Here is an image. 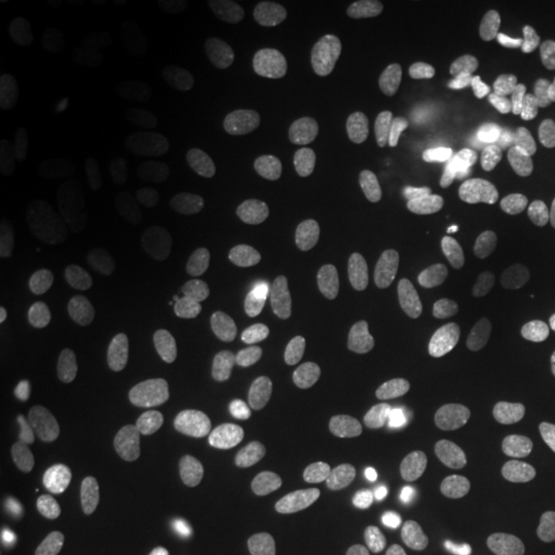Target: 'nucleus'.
Listing matches in <instances>:
<instances>
[{"instance_id":"1","label":"nucleus","mask_w":555,"mask_h":555,"mask_svg":"<svg viewBox=\"0 0 555 555\" xmlns=\"http://www.w3.org/2000/svg\"><path fill=\"white\" fill-rule=\"evenodd\" d=\"M386 454L423 469H481L509 448V426L488 401L463 396L396 398L377 416Z\"/></svg>"},{"instance_id":"2","label":"nucleus","mask_w":555,"mask_h":555,"mask_svg":"<svg viewBox=\"0 0 555 555\" xmlns=\"http://www.w3.org/2000/svg\"><path fill=\"white\" fill-rule=\"evenodd\" d=\"M364 127L383 158L408 173H426L441 155V118L436 102L404 62H377L358 87Z\"/></svg>"},{"instance_id":"3","label":"nucleus","mask_w":555,"mask_h":555,"mask_svg":"<svg viewBox=\"0 0 555 555\" xmlns=\"http://www.w3.org/2000/svg\"><path fill=\"white\" fill-rule=\"evenodd\" d=\"M346 272L371 297L444 309L456 294V266L441 247L420 241H377L356 250Z\"/></svg>"},{"instance_id":"4","label":"nucleus","mask_w":555,"mask_h":555,"mask_svg":"<svg viewBox=\"0 0 555 555\" xmlns=\"http://www.w3.org/2000/svg\"><path fill=\"white\" fill-rule=\"evenodd\" d=\"M229 513V496L195 476L133 478L115 496V521L127 534L177 537L210 531Z\"/></svg>"},{"instance_id":"5","label":"nucleus","mask_w":555,"mask_h":555,"mask_svg":"<svg viewBox=\"0 0 555 555\" xmlns=\"http://www.w3.org/2000/svg\"><path fill=\"white\" fill-rule=\"evenodd\" d=\"M56 299V262L43 229L13 219L0 229V321L31 331Z\"/></svg>"},{"instance_id":"6","label":"nucleus","mask_w":555,"mask_h":555,"mask_svg":"<svg viewBox=\"0 0 555 555\" xmlns=\"http://www.w3.org/2000/svg\"><path fill=\"white\" fill-rule=\"evenodd\" d=\"M414 531L433 543L481 550L503 537L509 525V506L491 485L444 481L416 496Z\"/></svg>"},{"instance_id":"7","label":"nucleus","mask_w":555,"mask_h":555,"mask_svg":"<svg viewBox=\"0 0 555 555\" xmlns=\"http://www.w3.org/2000/svg\"><path fill=\"white\" fill-rule=\"evenodd\" d=\"M25 96L35 118L56 137H90L100 127L102 108L93 87V72L68 50L47 53L31 65Z\"/></svg>"},{"instance_id":"8","label":"nucleus","mask_w":555,"mask_h":555,"mask_svg":"<svg viewBox=\"0 0 555 555\" xmlns=\"http://www.w3.org/2000/svg\"><path fill=\"white\" fill-rule=\"evenodd\" d=\"M219 189L238 198L294 201L312 182V164L287 149L257 139H232L214 158Z\"/></svg>"},{"instance_id":"9","label":"nucleus","mask_w":555,"mask_h":555,"mask_svg":"<svg viewBox=\"0 0 555 555\" xmlns=\"http://www.w3.org/2000/svg\"><path fill=\"white\" fill-rule=\"evenodd\" d=\"M127 145L152 160H173L192 149L195 108L170 83H142L124 108Z\"/></svg>"},{"instance_id":"10","label":"nucleus","mask_w":555,"mask_h":555,"mask_svg":"<svg viewBox=\"0 0 555 555\" xmlns=\"http://www.w3.org/2000/svg\"><path fill=\"white\" fill-rule=\"evenodd\" d=\"M47 460L38 433L22 416L0 423V516L10 528H35L47 503Z\"/></svg>"},{"instance_id":"11","label":"nucleus","mask_w":555,"mask_h":555,"mask_svg":"<svg viewBox=\"0 0 555 555\" xmlns=\"http://www.w3.org/2000/svg\"><path fill=\"white\" fill-rule=\"evenodd\" d=\"M379 356L389 367L433 386H460L473 377V356L466 346L438 327L392 324L379 337Z\"/></svg>"},{"instance_id":"12","label":"nucleus","mask_w":555,"mask_h":555,"mask_svg":"<svg viewBox=\"0 0 555 555\" xmlns=\"http://www.w3.org/2000/svg\"><path fill=\"white\" fill-rule=\"evenodd\" d=\"M485 229L516 266L555 275V207L528 195H503L488 207Z\"/></svg>"},{"instance_id":"13","label":"nucleus","mask_w":555,"mask_h":555,"mask_svg":"<svg viewBox=\"0 0 555 555\" xmlns=\"http://www.w3.org/2000/svg\"><path fill=\"white\" fill-rule=\"evenodd\" d=\"M337 108L318 93H275L254 105L244 124V139L269 142L278 149L297 152L318 139L337 133Z\"/></svg>"},{"instance_id":"14","label":"nucleus","mask_w":555,"mask_h":555,"mask_svg":"<svg viewBox=\"0 0 555 555\" xmlns=\"http://www.w3.org/2000/svg\"><path fill=\"white\" fill-rule=\"evenodd\" d=\"M38 438L50 481H56L60 488L72 485L78 476L87 441V408L75 383H56L47 392Z\"/></svg>"},{"instance_id":"15","label":"nucleus","mask_w":555,"mask_h":555,"mask_svg":"<svg viewBox=\"0 0 555 555\" xmlns=\"http://www.w3.org/2000/svg\"><path fill=\"white\" fill-rule=\"evenodd\" d=\"M327 521L337 543L352 555H367L383 543V509L377 478L364 469L346 473L331 485Z\"/></svg>"},{"instance_id":"16","label":"nucleus","mask_w":555,"mask_h":555,"mask_svg":"<svg viewBox=\"0 0 555 555\" xmlns=\"http://www.w3.org/2000/svg\"><path fill=\"white\" fill-rule=\"evenodd\" d=\"M257 521L266 555H306V531L291 481L281 473H262L257 481Z\"/></svg>"},{"instance_id":"17","label":"nucleus","mask_w":555,"mask_h":555,"mask_svg":"<svg viewBox=\"0 0 555 555\" xmlns=\"http://www.w3.org/2000/svg\"><path fill=\"white\" fill-rule=\"evenodd\" d=\"M476 20L500 40L531 43L555 31V0H476Z\"/></svg>"},{"instance_id":"18","label":"nucleus","mask_w":555,"mask_h":555,"mask_svg":"<svg viewBox=\"0 0 555 555\" xmlns=\"http://www.w3.org/2000/svg\"><path fill=\"white\" fill-rule=\"evenodd\" d=\"M204 306H207V294H192L189 299H182L177 309L167 315V321H164V334L170 339L189 337L198 327L201 318H204Z\"/></svg>"},{"instance_id":"19","label":"nucleus","mask_w":555,"mask_h":555,"mask_svg":"<svg viewBox=\"0 0 555 555\" xmlns=\"http://www.w3.org/2000/svg\"><path fill=\"white\" fill-rule=\"evenodd\" d=\"M139 10L149 16L152 22H160V25H170L185 16V3H167V0H142Z\"/></svg>"},{"instance_id":"20","label":"nucleus","mask_w":555,"mask_h":555,"mask_svg":"<svg viewBox=\"0 0 555 555\" xmlns=\"http://www.w3.org/2000/svg\"><path fill=\"white\" fill-rule=\"evenodd\" d=\"M182 555H241V550L225 537H207V540L195 543L192 550H185Z\"/></svg>"},{"instance_id":"21","label":"nucleus","mask_w":555,"mask_h":555,"mask_svg":"<svg viewBox=\"0 0 555 555\" xmlns=\"http://www.w3.org/2000/svg\"><path fill=\"white\" fill-rule=\"evenodd\" d=\"M339 10L349 20H356V16H374V13H379V0H346Z\"/></svg>"},{"instance_id":"22","label":"nucleus","mask_w":555,"mask_h":555,"mask_svg":"<svg viewBox=\"0 0 555 555\" xmlns=\"http://www.w3.org/2000/svg\"><path fill=\"white\" fill-rule=\"evenodd\" d=\"M275 7L284 16H309V13H315L312 0H278Z\"/></svg>"},{"instance_id":"23","label":"nucleus","mask_w":555,"mask_h":555,"mask_svg":"<svg viewBox=\"0 0 555 555\" xmlns=\"http://www.w3.org/2000/svg\"><path fill=\"white\" fill-rule=\"evenodd\" d=\"M207 10H225V16H244L241 10H254L250 3H207Z\"/></svg>"}]
</instances>
